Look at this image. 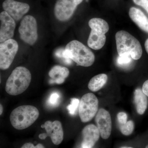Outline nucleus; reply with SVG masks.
<instances>
[{
    "label": "nucleus",
    "mask_w": 148,
    "mask_h": 148,
    "mask_svg": "<svg viewBox=\"0 0 148 148\" xmlns=\"http://www.w3.org/2000/svg\"><path fill=\"white\" fill-rule=\"evenodd\" d=\"M115 39L119 56H129L135 60L141 58L143 49L140 42L135 37L121 30L116 34Z\"/></svg>",
    "instance_id": "nucleus-1"
},
{
    "label": "nucleus",
    "mask_w": 148,
    "mask_h": 148,
    "mask_svg": "<svg viewBox=\"0 0 148 148\" xmlns=\"http://www.w3.org/2000/svg\"><path fill=\"white\" fill-rule=\"evenodd\" d=\"M66 58L71 59L77 65L83 67L92 66L95 56L92 51L82 43L74 40L66 45L64 53Z\"/></svg>",
    "instance_id": "nucleus-2"
},
{
    "label": "nucleus",
    "mask_w": 148,
    "mask_h": 148,
    "mask_svg": "<svg viewBox=\"0 0 148 148\" xmlns=\"http://www.w3.org/2000/svg\"><path fill=\"white\" fill-rule=\"evenodd\" d=\"M32 80L30 71L25 67L18 66L12 72L6 83V91L9 95H17L24 92Z\"/></svg>",
    "instance_id": "nucleus-3"
},
{
    "label": "nucleus",
    "mask_w": 148,
    "mask_h": 148,
    "mask_svg": "<svg viewBox=\"0 0 148 148\" xmlns=\"http://www.w3.org/2000/svg\"><path fill=\"white\" fill-rule=\"evenodd\" d=\"M39 112L34 106L26 105L14 109L10 119L12 125L18 130H24L32 125L38 118Z\"/></svg>",
    "instance_id": "nucleus-4"
},
{
    "label": "nucleus",
    "mask_w": 148,
    "mask_h": 148,
    "mask_svg": "<svg viewBox=\"0 0 148 148\" xmlns=\"http://www.w3.org/2000/svg\"><path fill=\"white\" fill-rule=\"evenodd\" d=\"M88 25L91 31L88 39V45L94 50L101 49L106 43L105 34L109 30L108 22L102 18H94L89 20Z\"/></svg>",
    "instance_id": "nucleus-5"
},
{
    "label": "nucleus",
    "mask_w": 148,
    "mask_h": 148,
    "mask_svg": "<svg viewBox=\"0 0 148 148\" xmlns=\"http://www.w3.org/2000/svg\"><path fill=\"white\" fill-rule=\"evenodd\" d=\"M98 98L92 93H88L83 95L80 101L79 114L83 123L91 120L96 115L98 108Z\"/></svg>",
    "instance_id": "nucleus-6"
},
{
    "label": "nucleus",
    "mask_w": 148,
    "mask_h": 148,
    "mask_svg": "<svg viewBox=\"0 0 148 148\" xmlns=\"http://www.w3.org/2000/svg\"><path fill=\"white\" fill-rule=\"evenodd\" d=\"M18 32L21 39L29 45H33L38 38L36 20L34 16L28 15L24 16L20 23Z\"/></svg>",
    "instance_id": "nucleus-7"
},
{
    "label": "nucleus",
    "mask_w": 148,
    "mask_h": 148,
    "mask_svg": "<svg viewBox=\"0 0 148 148\" xmlns=\"http://www.w3.org/2000/svg\"><path fill=\"white\" fill-rule=\"evenodd\" d=\"M18 49V43L10 39L0 44V69H8L14 60Z\"/></svg>",
    "instance_id": "nucleus-8"
},
{
    "label": "nucleus",
    "mask_w": 148,
    "mask_h": 148,
    "mask_svg": "<svg viewBox=\"0 0 148 148\" xmlns=\"http://www.w3.org/2000/svg\"><path fill=\"white\" fill-rule=\"evenodd\" d=\"M83 0H57L54 7V14L58 21H66L73 15L77 7Z\"/></svg>",
    "instance_id": "nucleus-9"
},
{
    "label": "nucleus",
    "mask_w": 148,
    "mask_h": 148,
    "mask_svg": "<svg viewBox=\"0 0 148 148\" xmlns=\"http://www.w3.org/2000/svg\"><path fill=\"white\" fill-rule=\"evenodd\" d=\"M3 8L15 21H19L30 10V7L27 3L15 0H5L2 4Z\"/></svg>",
    "instance_id": "nucleus-10"
},
{
    "label": "nucleus",
    "mask_w": 148,
    "mask_h": 148,
    "mask_svg": "<svg viewBox=\"0 0 148 148\" xmlns=\"http://www.w3.org/2000/svg\"><path fill=\"white\" fill-rule=\"evenodd\" d=\"M95 121L101 138L104 140L109 138L112 132V120L110 114L103 108L100 109L95 115Z\"/></svg>",
    "instance_id": "nucleus-11"
},
{
    "label": "nucleus",
    "mask_w": 148,
    "mask_h": 148,
    "mask_svg": "<svg viewBox=\"0 0 148 148\" xmlns=\"http://www.w3.org/2000/svg\"><path fill=\"white\" fill-rule=\"evenodd\" d=\"M1 28H0V42L12 39L16 27V22L12 17L6 12L0 14Z\"/></svg>",
    "instance_id": "nucleus-12"
},
{
    "label": "nucleus",
    "mask_w": 148,
    "mask_h": 148,
    "mask_svg": "<svg viewBox=\"0 0 148 148\" xmlns=\"http://www.w3.org/2000/svg\"><path fill=\"white\" fill-rule=\"evenodd\" d=\"M46 131V135L51 139L54 145H60L64 139V133L62 124L58 121H48L41 126Z\"/></svg>",
    "instance_id": "nucleus-13"
},
{
    "label": "nucleus",
    "mask_w": 148,
    "mask_h": 148,
    "mask_svg": "<svg viewBox=\"0 0 148 148\" xmlns=\"http://www.w3.org/2000/svg\"><path fill=\"white\" fill-rule=\"evenodd\" d=\"M82 148H92L100 138V132L98 127L93 124L85 126L82 130Z\"/></svg>",
    "instance_id": "nucleus-14"
},
{
    "label": "nucleus",
    "mask_w": 148,
    "mask_h": 148,
    "mask_svg": "<svg viewBox=\"0 0 148 148\" xmlns=\"http://www.w3.org/2000/svg\"><path fill=\"white\" fill-rule=\"evenodd\" d=\"M130 17L140 29L148 33V18L140 10L131 7L129 11Z\"/></svg>",
    "instance_id": "nucleus-15"
},
{
    "label": "nucleus",
    "mask_w": 148,
    "mask_h": 148,
    "mask_svg": "<svg viewBox=\"0 0 148 148\" xmlns=\"http://www.w3.org/2000/svg\"><path fill=\"white\" fill-rule=\"evenodd\" d=\"M69 70L66 67L56 66L51 69L49 75L52 79L51 81V83L61 84L64 82L65 79L69 76Z\"/></svg>",
    "instance_id": "nucleus-16"
},
{
    "label": "nucleus",
    "mask_w": 148,
    "mask_h": 148,
    "mask_svg": "<svg viewBox=\"0 0 148 148\" xmlns=\"http://www.w3.org/2000/svg\"><path fill=\"white\" fill-rule=\"evenodd\" d=\"M134 103L138 114H143L148 107L147 96L143 92L142 88H138L134 92Z\"/></svg>",
    "instance_id": "nucleus-17"
},
{
    "label": "nucleus",
    "mask_w": 148,
    "mask_h": 148,
    "mask_svg": "<svg viewBox=\"0 0 148 148\" xmlns=\"http://www.w3.org/2000/svg\"><path fill=\"white\" fill-rule=\"evenodd\" d=\"M108 77L106 74H101L91 79L88 84V88L93 92L100 90L108 81Z\"/></svg>",
    "instance_id": "nucleus-18"
},
{
    "label": "nucleus",
    "mask_w": 148,
    "mask_h": 148,
    "mask_svg": "<svg viewBox=\"0 0 148 148\" xmlns=\"http://www.w3.org/2000/svg\"><path fill=\"white\" fill-rule=\"evenodd\" d=\"M121 132L125 136L131 135L134 129V123L132 121H127L125 124L120 125Z\"/></svg>",
    "instance_id": "nucleus-19"
},
{
    "label": "nucleus",
    "mask_w": 148,
    "mask_h": 148,
    "mask_svg": "<svg viewBox=\"0 0 148 148\" xmlns=\"http://www.w3.org/2000/svg\"><path fill=\"white\" fill-rule=\"evenodd\" d=\"M79 100L77 98H72L71 104L67 107V109L71 114L73 115L75 114L77 109L79 108Z\"/></svg>",
    "instance_id": "nucleus-20"
},
{
    "label": "nucleus",
    "mask_w": 148,
    "mask_h": 148,
    "mask_svg": "<svg viewBox=\"0 0 148 148\" xmlns=\"http://www.w3.org/2000/svg\"><path fill=\"white\" fill-rule=\"evenodd\" d=\"M132 59L129 56H119L117 59V64L120 66H126L131 63Z\"/></svg>",
    "instance_id": "nucleus-21"
},
{
    "label": "nucleus",
    "mask_w": 148,
    "mask_h": 148,
    "mask_svg": "<svg viewBox=\"0 0 148 148\" xmlns=\"http://www.w3.org/2000/svg\"><path fill=\"white\" fill-rule=\"evenodd\" d=\"M117 118L120 125L125 124L127 121V114L124 112L119 113L117 115Z\"/></svg>",
    "instance_id": "nucleus-22"
},
{
    "label": "nucleus",
    "mask_w": 148,
    "mask_h": 148,
    "mask_svg": "<svg viewBox=\"0 0 148 148\" xmlns=\"http://www.w3.org/2000/svg\"><path fill=\"white\" fill-rule=\"evenodd\" d=\"M135 4L143 8L148 14V0H133Z\"/></svg>",
    "instance_id": "nucleus-23"
},
{
    "label": "nucleus",
    "mask_w": 148,
    "mask_h": 148,
    "mask_svg": "<svg viewBox=\"0 0 148 148\" xmlns=\"http://www.w3.org/2000/svg\"><path fill=\"white\" fill-rule=\"evenodd\" d=\"M59 94L57 92H53L51 95L49 99V102L51 105H56L58 104V101H59Z\"/></svg>",
    "instance_id": "nucleus-24"
},
{
    "label": "nucleus",
    "mask_w": 148,
    "mask_h": 148,
    "mask_svg": "<svg viewBox=\"0 0 148 148\" xmlns=\"http://www.w3.org/2000/svg\"><path fill=\"white\" fill-rule=\"evenodd\" d=\"M21 148H45V147L41 144H38L36 146L31 143H26L24 144Z\"/></svg>",
    "instance_id": "nucleus-25"
},
{
    "label": "nucleus",
    "mask_w": 148,
    "mask_h": 148,
    "mask_svg": "<svg viewBox=\"0 0 148 148\" xmlns=\"http://www.w3.org/2000/svg\"><path fill=\"white\" fill-rule=\"evenodd\" d=\"M142 90L144 93L148 97V79L143 84Z\"/></svg>",
    "instance_id": "nucleus-26"
},
{
    "label": "nucleus",
    "mask_w": 148,
    "mask_h": 148,
    "mask_svg": "<svg viewBox=\"0 0 148 148\" xmlns=\"http://www.w3.org/2000/svg\"><path fill=\"white\" fill-rule=\"evenodd\" d=\"M47 136L46 135V133H41L39 135V138L41 140H45Z\"/></svg>",
    "instance_id": "nucleus-27"
},
{
    "label": "nucleus",
    "mask_w": 148,
    "mask_h": 148,
    "mask_svg": "<svg viewBox=\"0 0 148 148\" xmlns=\"http://www.w3.org/2000/svg\"><path fill=\"white\" fill-rule=\"evenodd\" d=\"M145 46L146 51L148 54V38L146 40L145 42Z\"/></svg>",
    "instance_id": "nucleus-28"
},
{
    "label": "nucleus",
    "mask_w": 148,
    "mask_h": 148,
    "mask_svg": "<svg viewBox=\"0 0 148 148\" xmlns=\"http://www.w3.org/2000/svg\"><path fill=\"white\" fill-rule=\"evenodd\" d=\"M0 110H1V111H0V115H1L2 114L3 112V106L2 105H1V104L0 105Z\"/></svg>",
    "instance_id": "nucleus-29"
},
{
    "label": "nucleus",
    "mask_w": 148,
    "mask_h": 148,
    "mask_svg": "<svg viewBox=\"0 0 148 148\" xmlns=\"http://www.w3.org/2000/svg\"><path fill=\"white\" fill-rule=\"evenodd\" d=\"M121 148H133L132 147H122Z\"/></svg>",
    "instance_id": "nucleus-30"
},
{
    "label": "nucleus",
    "mask_w": 148,
    "mask_h": 148,
    "mask_svg": "<svg viewBox=\"0 0 148 148\" xmlns=\"http://www.w3.org/2000/svg\"><path fill=\"white\" fill-rule=\"evenodd\" d=\"M145 148H148V145H147V146H146Z\"/></svg>",
    "instance_id": "nucleus-31"
}]
</instances>
